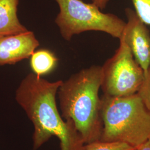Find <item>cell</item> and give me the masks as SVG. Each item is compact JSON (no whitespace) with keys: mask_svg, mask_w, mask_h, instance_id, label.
Returning a JSON list of instances; mask_svg holds the SVG:
<instances>
[{"mask_svg":"<svg viewBox=\"0 0 150 150\" xmlns=\"http://www.w3.org/2000/svg\"><path fill=\"white\" fill-rule=\"evenodd\" d=\"M127 21L121 38L134 59L146 72L150 65V33L146 25L131 8L125 9Z\"/></svg>","mask_w":150,"mask_h":150,"instance_id":"obj_6","label":"cell"},{"mask_svg":"<svg viewBox=\"0 0 150 150\" xmlns=\"http://www.w3.org/2000/svg\"><path fill=\"white\" fill-rule=\"evenodd\" d=\"M62 82H50L30 74L16 90V101L33 125V150L53 136L59 139L61 150H83L85 145L75 125L64 121L57 109L56 97Z\"/></svg>","mask_w":150,"mask_h":150,"instance_id":"obj_1","label":"cell"},{"mask_svg":"<svg viewBox=\"0 0 150 150\" xmlns=\"http://www.w3.org/2000/svg\"><path fill=\"white\" fill-rule=\"evenodd\" d=\"M58 59L51 51L42 49L35 51L31 56V67L34 74L38 76L46 75L56 66Z\"/></svg>","mask_w":150,"mask_h":150,"instance_id":"obj_9","label":"cell"},{"mask_svg":"<svg viewBox=\"0 0 150 150\" xmlns=\"http://www.w3.org/2000/svg\"><path fill=\"white\" fill-rule=\"evenodd\" d=\"M136 150H150V137L143 144L137 147Z\"/></svg>","mask_w":150,"mask_h":150,"instance_id":"obj_14","label":"cell"},{"mask_svg":"<svg viewBox=\"0 0 150 150\" xmlns=\"http://www.w3.org/2000/svg\"><path fill=\"white\" fill-rule=\"evenodd\" d=\"M59 12L55 23L62 37L70 41L72 37L87 31L105 32L113 38H121L126 22L116 15L103 13L93 3L82 0H55Z\"/></svg>","mask_w":150,"mask_h":150,"instance_id":"obj_4","label":"cell"},{"mask_svg":"<svg viewBox=\"0 0 150 150\" xmlns=\"http://www.w3.org/2000/svg\"><path fill=\"white\" fill-rule=\"evenodd\" d=\"M134 11L146 25L150 26V0H132Z\"/></svg>","mask_w":150,"mask_h":150,"instance_id":"obj_11","label":"cell"},{"mask_svg":"<svg viewBox=\"0 0 150 150\" xmlns=\"http://www.w3.org/2000/svg\"><path fill=\"white\" fill-rule=\"evenodd\" d=\"M40 45L31 31L0 36V66L13 64L29 58Z\"/></svg>","mask_w":150,"mask_h":150,"instance_id":"obj_7","label":"cell"},{"mask_svg":"<svg viewBox=\"0 0 150 150\" xmlns=\"http://www.w3.org/2000/svg\"><path fill=\"white\" fill-rule=\"evenodd\" d=\"M103 123L100 141L123 142L137 148L150 137V110L138 93L101 97Z\"/></svg>","mask_w":150,"mask_h":150,"instance_id":"obj_3","label":"cell"},{"mask_svg":"<svg viewBox=\"0 0 150 150\" xmlns=\"http://www.w3.org/2000/svg\"><path fill=\"white\" fill-rule=\"evenodd\" d=\"M102 81V67L92 65L63 81L57 92L62 118L74 123L85 144L101 137Z\"/></svg>","mask_w":150,"mask_h":150,"instance_id":"obj_2","label":"cell"},{"mask_svg":"<svg viewBox=\"0 0 150 150\" xmlns=\"http://www.w3.org/2000/svg\"><path fill=\"white\" fill-rule=\"evenodd\" d=\"M83 150H136V148L123 142H104L100 140L85 144Z\"/></svg>","mask_w":150,"mask_h":150,"instance_id":"obj_10","label":"cell"},{"mask_svg":"<svg viewBox=\"0 0 150 150\" xmlns=\"http://www.w3.org/2000/svg\"><path fill=\"white\" fill-rule=\"evenodd\" d=\"M110 0H92V3L98 7L101 10L105 9Z\"/></svg>","mask_w":150,"mask_h":150,"instance_id":"obj_13","label":"cell"},{"mask_svg":"<svg viewBox=\"0 0 150 150\" xmlns=\"http://www.w3.org/2000/svg\"><path fill=\"white\" fill-rule=\"evenodd\" d=\"M101 67V88L103 95L122 97L138 93L144 79L145 72L123 41L120 40L119 47L115 54Z\"/></svg>","mask_w":150,"mask_h":150,"instance_id":"obj_5","label":"cell"},{"mask_svg":"<svg viewBox=\"0 0 150 150\" xmlns=\"http://www.w3.org/2000/svg\"><path fill=\"white\" fill-rule=\"evenodd\" d=\"M18 2L19 0H0V36L28 31L18 18Z\"/></svg>","mask_w":150,"mask_h":150,"instance_id":"obj_8","label":"cell"},{"mask_svg":"<svg viewBox=\"0 0 150 150\" xmlns=\"http://www.w3.org/2000/svg\"><path fill=\"white\" fill-rule=\"evenodd\" d=\"M137 93L150 110V65L145 73L144 79Z\"/></svg>","mask_w":150,"mask_h":150,"instance_id":"obj_12","label":"cell"}]
</instances>
